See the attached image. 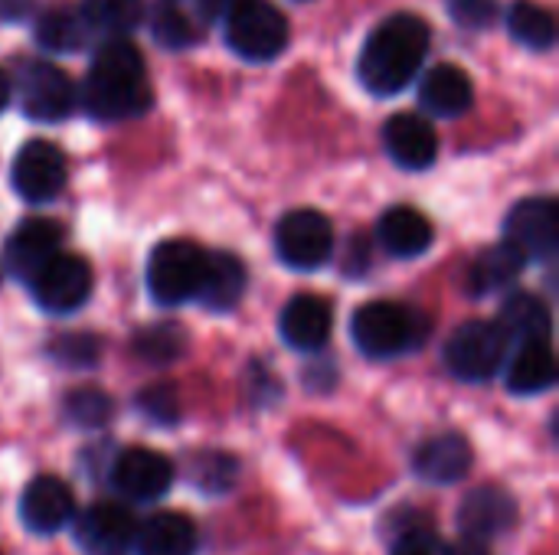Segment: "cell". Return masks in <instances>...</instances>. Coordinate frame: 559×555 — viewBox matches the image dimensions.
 <instances>
[{"label": "cell", "mask_w": 559, "mask_h": 555, "mask_svg": "<svg viewBox=\"0 0 559 555\" xmlns=\"http://www.w3.org/2000/svg\"><path fill=\"white\" fill-rule=\"evenodd\" d=\"M10 95H13V85H10V75L0 69V111L10 105Z\"/></svg>", "instance_id": "40"}, {"label": "cell", "mask_w": 559, "mask_h": 555, "mask_svg": "<svg viewBox=\"0 0 559 555\" xmlns=\"http://www.w3.org/2000/svg\"><path fill=\"white\" fill-rule=\"evenodd\" d=\"M432 29L416 13L386 16L364 43L357 79L373 95H400L423 69L429 56Z\"/></svg>", "instance_id": "1"}, {"label": "cell", "mask_w": 559, "mask_h": 555, "mask_svg": "<svg viewBox=\"0 0 559 555\" xmlns=\"http://www.w3.org/2000/svg\"><path fill=\"white\" fill-rule=\"evenodd\" d=\"M331 327H334V311L318 294H295L278 317L282 340L301 353L324 350V343L331 340Z\"/></svg>", "instance_id": "18"}, {"label": "cell", "mask_w": 559, "mask_h": 555, "mask_svg": "<svg viewBox=\"0 0 559 555\" xmlns=\"http://www.w3.org/2000/svg\"><path fill=\"white\" fill-rule=\"evenodd\" d=\"M508 334L498 321H468L445 340V370L462 383H488L508 360Z\"/></svg>", "instance_id": "4"}, {"label": "cell", "mask_w": 559, "mask_h": 555, "mask_svg": "<svg viewBox=\"0 0 559 555\" xmlns=\"http://www.w3.org/2000/svg\"><path fill=\"white\" fill-rule=\"evenodd\" d=\"M151 98L154 92L138 46L128 39H108L95 52L85 75V88H82L85 111L95 121H124L147 111Z\"/></svg>", "instance_id": "2"}, {"label": "cell", "mask_w": 559, "mask_h": 555, "mask_svg": "<svg viewBox=\"0 0 559 555\" xmlns=\"http://www.w3.org/2000/svg\"><path fill=\"white\" fill-rule=\"evenodd\" d=\"M432 324L426 314L396 304V301H370L350 321V337L357 350L370 360H390L423 347Z\"/></svg>", "instance_id": "3"}, {"label": "cell", "mask_w": 559, "mask_h": 555, "mask_svg": "<svg viewBox=\"0 0 559 555\" xmlns=\"http://www.w3.org/2000/svg\"><path fill=\"white\" fill-rule=\"evenodd\" d=\"M151 33H154V39H157L160 46H167V49H187V46H193V43L200 39L193 20H190L180 7H174V3H160V7L154 10V16H151Z\"/></svg>", "instance_id": "33"}, {"label": "cell", "mask_w": 559, "mask_h": 555, "mask_svg": "<svg viewBox=\"0 0 559 555\" xmlns=\"http://www.w3.org/2000/svg\"><path fill=\"white\" fill-rule=\"evenodd\" d=\"M383 144L390 157L406 170H426L439 157V134L423 114H393L383 128Z\"/></svg>", "instance_id": "19"}, {"label": "cell", "mask_w": 559, "mask_h": 555, "mask_svg": "<svg viewBox=\"0 0 559 555\" xmlns=\"http://www.w3.org/2000/svg\"><path fill=\"white\" fill-rule=\"evenodd\" d=\"M403 523V520H400ZM393 555H449V550L439 543L436 533H429V527L423 523H403L396 540H393Z\"/></svg>", "instance_id": "36"}, {"label": "cell", "mask_w": 559, "mask_h": 555, "mask_svg": "<svg viewBox=\"0 0 559 555\" xmlns=\"http://www.w3.org/2000/svg\"><path fill=\"white\" fill-rule=\"evenodd\" d=\"M33 36L49 52H79L88 39V23H85L82 10L52 7L36 20Z\"/></svg>", "instance_id": "27"}, {"label": "cell", "mask_w": 559, "mask_h": 555, "mask_svg": "<svg viewBox=\"0 0 559 555\" xmlns=\"http://www.w3.org/2000/svg\"><path fill=\"white\" fill-rule=\"evenodd\" d=\"M62 415L69 419V425L92 432V429H102V425H108V422H111V415H115V402H111V396H105L102 389L85 386V389H72V393L66 396V402H62Z\"/></svg>", "instance_id": "31"}, {"label": "cell", "mask_w": 559, "mask_h": 555, "mask_svg": "<svg viewBox=\"0 0 559 555\" xmlns=\"http://www.w3.org/2000/svg\"><path fill=\"white\" fill-rule=\"evenodd\" d=\"M242 291H246V265L239 262V255H233V252L206 255V268H203L197 301L206 311L226 314L242 301Z\"/></svg>", "instance_id": "22"}, {"label": "cell", "mask_w": 559, "mask_h": 555, "mask_svg": "<svg viewBox=\"0 0 559 555\" xmlns=\"http://www.w3.org/2000/svg\"><path fill=\"white\" fill-rule=\"evenodd\" d=\"M508 29L511 36L534 49V52H547L554 49L557 43V20L547 7L534 3V0H518L511 10H508Z\"/></svg>", "instance_id": "28"}, {"label": "cell", "mask_w": 559, "mask_h": 555, "mask_svg": "<svg viewBox=\"0 0 559 555\" xmlns=\"http://www.w3.org/2000/svg\"><path fill=\"white\" fill-rule=\"evenodd\" d=\"M501 330L508 334V340H550L554 330V317L550 307L537 298V294H511L501 307L498 317Z\"/></svg>", "instance_id": "26"}, {"label": "cell", "mask_w": 559, "mask_h": 555, "mask_svg": "<svg viewBox=\"0 0 559 555\" xmlns=\"http://www.w3.org/2000/svg\"><path fill=\"white\" fill-rule=\"evenodd\" d=\"M206 268V252L190 239H167L151 252L147 291L157 304L177 307L197 298Z\"/></svg>", "instance_id": "5"}, {"label": "cell", "mask_w": 559, "mask_h": 555, "mask_svg": "<svg viewBox=\"0 0 559 555\" xmlns=\"http://www.w3.org/2000/svg\"><path fill=\"white\" fill-rule=\"evenodd\" d=\"M82 16L95 29L124 36L141 23L144 7H141V0H82Z\"/></svg>", "instance_id": "30"}, {"label": "cell", "mask_w": 559, "mask_h": 555, "mask_svg": "<svg viewBox=\"0 0 559 555\" xmlns=\"http://www.w3.org/2000/svg\"><path fill=\"white\" fill-rule=\"evenodd\" d=\"M131 347H134V353H138L141 360H147V363H154V366H164V363H174V360L183 357V350H187V334H183L180 324L164 321V324H154V327L138 330L134 340H131Z\"/></svg>", "instance_id": "29"}, {"label": "cell", "mask_w": 559, "mask_h": 555, "mask_svg": "<svg viewBox=\"0 0 559 555\" xmlns=\"http://www.w3.org/2000/svg\"><path fill=\"white\" fill-rule=\"evenodd\" d=\"M527 255L514 245V242H498L491 249H485L472 272H468V291L472 294H495V291H504L508 285L518 281V275L527 268Z\"/></svg>", "instance_id": "25"}, {"label": "cell", "mask_w": 559, "mask_h": 555, "mask_svg": "<svg viewBox=\"0 0 559 555\" xmlns=\"http://www.w3.org/2000/svg\"><path fill=\"white\" fill-rule=\"evenodd\" d=\"M10 85L16 88L23 114L33 121L56 124V121L69 118L75 108V85L56 62L26 59V62H20Z\"/></svg>", "instance_id": "6"}, {"label": "cell", "mask_w": 559, "mask_h": 555, "mask_svg": "<svg viewBox=\"0 0 559 555\" xmlns=\"http://www.w3.org/2000/svg\"><path fill=\"white\" fill-rule=\"evenodd\" d=\"M475 464V455H472V445L465 435L459 432H445V435H436L429 442H423L413 455V471L419 481L432 484V487H452L459 481L468 478Z\"/></svg>", "instance_id": "17"}, {"label": "cell", "mask_w": 559, "mask_h": 555, "mask_svg": "<svg viewBox=\"0 0 559 555\" xmlns=\"http://www.w3.org/2000/svg\"><path fill=\"white\" fill-rule=\"evenodd\" d=\"M514 523H518V500L508 491L495 487V484L472 491L465 497L462 510H459L462 536L472 540V543H481V546L491 543L495 536L514 530Z\"/></svg>", "instance_id": "16"}, {"label": "cell", "mask_w": 559, "mask_h": 555, "mask_svg": "<svg viewBox=\"0 0 559 555\" xmlns=\"http://www.w3.org/2000/svg\"><path fill=\"white\" fill-rule=\"evenodd\" d=\"M557 373L550 340H524L508 366V389L514 396H540L557 386Z\"/></svg>", "instance_id": "24"}, {"label": "cell", "mask_w": 559, "mask_h": 555, "mask_svg": "<svg viewBox=\"0 0 559 555\" xmlns=\"http://www.w3.org/2000/svg\"><path fill=\"white\" fill-rule=\"evenodd\" d=\"M197 527L187 514L164 510L144 520L134 536V555H197Z\"/></svg>", "instance_id": "21"}, {"label": "cell", "mask_w": 559, "mask_h": 555, "mask_svg": "<svg viewBox=\"0 0 559 555\" xmlns=\"http://www.w3.org/2000/svg\"><path fill=\"white\" fill-rule=\"evenodd\" d=\"M298 3H308V0H298Z\"/></svg>", "instance_id": "41"}, {"label": "cell", "mask_w": 559, "mask_h": 555, "mask_svg": "<svg viewBox=\"0 0 559 555\" xmlns=\"http://www.w3.org/2000/svg\"><path fill=\"white\" fill-rule=\"evenodd\" d=\"M190 484H197L203 494H226L233 491L236 478H239V464L233 455H223V451H203L190 461V471H187Z\"/></svg>", "instance_id": "32"}, {"label": "cell", "mask_w": 559, "mask_h": 555, "mask_svg": "<svg viewBox=\"0 0 559 555\" xmlns=\"http://www.w3.org/2000/svg\"><path fill=\"white\" fill-rule=\"evenodd\" d=\"M66 157L56 144L49 141H29L20 147L10 180L13 190L26 200V203H49L62 193L66 186Z\"/></svg>", "instance_id": "13"}, {"label": "cell", "mask_w": 559, "mask_h": 555, "mask_svg": "<svg viewBox=\"0 0 559 555\" xmlns=\"http://www.w3.org/2000/svg\"><path fill=\"white\" fill-rule=\"evenodd\" d=\"M504 239L534 262H554L559 252V206L547 196L518 203L504 219Z\"/></svg>", "instance_id": "12"}, {"label": "cell", "mask_w": 559, "mask_h": 555, "mask_svg": "<svg viewBox=\"0 0 559 555\" xmlns=\"http://www.w3.org/2000/svg\"><path fill=\"white\" fill-rule=\"evenodd\" d=\"M138 412L154 425H177L180 422V396L174 383H154L138 393Z\"/></svg>", "instance_id": "35"}, {"label": "cell", "mask_w": 559, "mask_h": 555, "mask_svg": "<svg viewBox=\"0 0 559 555\" xmlns=\"http://www.w3.org/2000/svg\"><path fill=\"white\" fill-rule=\"evenodd\" d=\"M419 101L432 114L455 118V114H465L472 108L475 85H472V79H468L465 69H459L452 62H439V65H432L426 72V79L419 85Z\"/></svg>", "instance_id": "20"}, {"label": "cell", "mask_w": 559, "mask_h": 555, "mask_svg": "<svg viewBox=\"0 0 559 555\" xmlns=\"http://www.w3.org/2000/svg\"><path fill=\"white\" fill-rule=\"evenodd\" d=\"M59 242H62V229L59 222L52 219H43V216H29L23 219L7 245H3V262H7V272L20 281L29 285V278L59 252Z\"/></svg>", "instance_id": "15"}, {"label": "cell", "mask_w": 559, "mask_h": 555, "mask_svg": "<svg viewBox=\"0 0 559 555\" xmlns=\"http://www.w3.org/2000/svg\"><path fill=\"white\" fill-rule=\"evenodd\" d=\"M239 3H246V0H200V13L206 20H226Z\"/></svg>", "instance_id": "38"}, {"label": "cell", "mask_w": 559, "mask_h": 555, "mask_svg": "<svg viewBox=\"0 0 559 555\" xmlns=\"http://www.w3.org/2000/svg\"><path fill=\"white\" fill-rule=\"evenodd\" d=\"M377 239L393 258H419L432 245V222L413 206H393L383 213Z\"/></svg>", "instance_id": "23"}, {"label": "cell", "mask_w": 559, "mask_h": 555, "mask_svg": "<svg viewBox=\"0 0 559 555\" xmlns=\"http://www.w3.org/2000/svg\"><path fill=\"white\" fill-rule=\"evenodd\" d=\"M49 357L69 370H88L102 357V340L95 334H66V337L52 340Z\"/></svg>", "instance_id": "34"}, {"label": "cell", "mask_w": 559, "mask_h": 555, "mask_svg": "<svg viewBox=\"0 0 559 555\" xmlns=\"http://www.w3.org/2000/svg\"><path fill=\"white\" fill-rule=\"evenodd\" d=\"M445 3H449V16L465 29H485L498 20L495 0H445Z\"/></svg>", "instance_id": "37"}, {"label": "cell", "mask_w": 559, "mask_h": 555, "mask_svg": "<svg viewBox=\"0 0 559 555\" xmlns=\"http://www.w3.org/2000/svg\"><path fill=\"white\" fill-rule=\"evenodd\" d=\"M33 301L46 311V314H72L79 311L88 294H92V268L82 255L72 252H56L33 278Z\"/></svg>", "instance_id": "9"}, {"label": "cell", "mask_w": 559, "mask_h": 555, "mask_svg": "<svg viewBox=\"0 0 559 555\" xmlns=\"http://www.w3.org/2000/svg\"><path fill=\"white\" fill-rule=\"evenodd\" d=\"M275 252L288 268L314 272L334 252V226L318 209H292L275 226Z\"/></svg>", "instance_id": "8"}, {"label": "cell", "mask_w": 559, "mask_h": 555, "mask_svg": "<svg viewBox=\"0 0 559 555\" xmlns=\"http://www.w3.org/2000/svg\"><path fill=\"white\" fill-rule=\"evenodd\" d=\"M226 43L249 62H269L288 46V20L265 0H246L226 16Z\"/></svg>", "instance_id": "7"}, {"label": "cell", "mask_w": 559, "mask_h": 555, "mask_svg": "<svg viewBox=\"0 0 559 555\" xmlns=\"http://www.w3.org/2000/svg\"><path fill=\"white\" fill-rule=\"evenodd\" d=\"M111 487L138 504L160 500L174 487V461L154 448H124L111 461Z\"/></svg>", "instance_id": "11"}, {"label": "cell", "mask_w": 559, "mask_h": 555, "mask_svg": "<svg viewBox=\"0 0 559 555\" xmlns=\"http://www.w3.org/2000/svg\"><path fill=\"white\" fill-rule=\"evenodd\" d=\"M33 10V0H0V20H23Z\"/></svg>", "instance_id": "39"}, {"label": "cell", "mask_w": 559, "mask_h": 555, "mask_svg": "<svg viewBox=\"0 0 559 555\" xmlns=\"http://www.w3.org/2000/svg\"><path fill=\"white\" fill-rule=\"evenodd\" d=\"M75 546L85 555H131L138 523L128 507L115 500H98L75 514Z\"/></svg>", "instance_id": "10"}, {"label": "cell", "mask_w": 559, "mask_h": 555, "mask_svg": "<svg viewBox=\"0 0 559 555\" xmlns=\"http://www.w3.org/2000/svg\"><path fill=\"white\" fill-rule=\"evenodd\" d=\"M75 517V494L56 474H39L23 487L20 520L33 536H56Z\"/></svg>", "instance_id": "14"}]
</instances>
